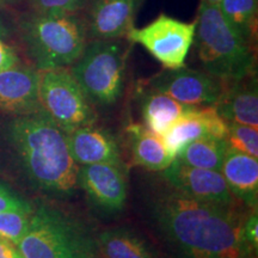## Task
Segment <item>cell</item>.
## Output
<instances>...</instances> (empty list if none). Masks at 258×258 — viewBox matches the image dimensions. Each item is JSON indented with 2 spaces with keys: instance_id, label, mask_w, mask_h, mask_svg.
Masks as SVG:
<instances>
[{
  "instance_id": "obj_3",
  "label": "cell",
  "mask_w": 258,
  "mask_h": 258,
  "mask_svg": "<svg viewBox=\"0 0 258 258\" xmlns=\"http://www.w3.org/2000/svg\"><path fill=\"white\" fill-rule=\"evenodd\" d=\"M195 22L194 42L205 72L224 83L253 73L254 56L250 40L226 21L218 5L202 2Z\"/></svg>"
},
{
  "instance_id": "obj_27",
  "label": "cell",
  "mask_w": 258,
  "mask_h": 258,
  "mask_svg": "<svg viewBox=\"0 0 258 258\" xmlns=\"http://www.w3.org/2000/svg\"><path fill=\"white\" fill-rule=\"evenodd\" d=\"M244 239L246 244L251 247V250L257 252L258 249V215L254 212L245 219L243 227Z\"/></svg>"
},
{
  "instance_id": "obj_29",
  "label": "cell",
  "mask_w": 258,
  "mask_h": 258,
  "mask_svg": "<svg viewBox=\"0 0 258 258\" xmlns=\"http://www.w3.org/2000/svg\"><path fill=\"white\" fill-rule=\"evenodd\" d=\"M0 258H24L18 246L12 241L0 237Z\"/></svg>"
},
{
  "instance_id": "obj_2",
  "label": "cell",
  "mask_w": 258,
  "mask_h": 258,
  "mask_svg": "<svg viewBox=\"0 0 258 258\" xmlns=\"http://www.w3.org/2000/svg\"><path fill=\"white\" fill-rule=\"evenodd\" d=\"M8 141L22 171L35 188L70 196L78 186V165L70 153L67 133L42 110L15 115L6 128Z\"/></svg>"
},
{
  "instance_id": "obj_26",
  "label": "cell",
  "mask_w": 258,
  "mask_h": 258,
  "mask_svg": "<svg viewBox=\"0 0 258 258\" xmlns=\"http://www.w3.org/2000/svg\"><path fill=\"white\" fill-rule=\"evenodd\" d=\"M19 207H30V205L11 189L0 183V212Z\"/></svg>"
},
{
  "instance_id": "obj_12",
  "label": "cell",
  "mask_w": 258,
  "mask_h": 258,
  "mask_svg": "<svg viewBox=\"0 0 258 258\" xmlns=\"http://www.w3.org/2000/svg\"><path fill=\"white\" fill-rule=\"evenodd\" d=\"M144 0H90L85 6L86 35L91 40H120L134 28Z\"/></svg>"
},
{
  "instance_id": "obj_4",
  "label": "cell",
  "mask_w": 258,
  "mask_h": 258,
  "mask_svg": "<svg viewBox=\"0 0 258 258\" xmlns=\"http://www.w3.org/2000/svg\"><path fill=\"white\" fill-rule=\"evenodd\" d=\"M24 258H96V237L73 215L48 205L32 209L27 233L17 244Z\"/></svg>"
},
{
  "instance_id": "obj_9",
  "label": "cell",
  "mask_w": 258,
  "mask_h": 258,
  "mask_svg": "<svg viewBox=\"0 0 258 258\" xmlns=\"http://www.w3.org/2000/svg\"><path fill=\"white\" fill-rule=\"evenodd\" d=\"M225 83L207 72L186 69H165L148 80V89L164 93L189 106L215 105Z\"/></svg>"
},
{
  "instance_id": "obj_10",
  "label": "cell",
  "mask_w": 258,
  "mask_h": 258,
  "mask_svg": "<svg viewBox=\"0 0 258 258\" xmlns=\"http://www.w3.org/2000/svg\"><path fill=\"white\" fill-rule=\"evenodd\" d=\"M163 177L175 191L203 202L233 205L234 198L220 171L186 165L178 159L163 170Z\"/></svg>"
},
{
  "instance_id": "obj_11",
  "label": "cell",
  "mask_w": 258,
  "mask_h": 258,
  "mask_svg": "<svg viewBox=\"0 0 258 258\" xmlns=\"http://www.w3.org/2000/svg\"><path fill=\"white\" fill-rule=\"evenodd\" d=\"M77 183L95 207L106 213L123 209L127 183L118 164L99 163L78 167Z\"/></svg>"
},
{
  "instance_id": "obj_5",
  "label": "cell",
  "mask_w": 258,
  "mask_h": 258,
  "mask_svg": "<svg viewBox=\"0 0 258 258\" xmlns=\"http://www.w3.org/2000/svg\"><path fill=\"white\" fill-rule=\"evenodd\" d=\"M21 37L38 71L71 66L88 43L85 24L77 14H34L22 18Z\"/></svg>"
},
{
  "instance_id": "obj_21",
  "label": "cell",
  "mask_w": 258,
  "mask_h": 258,
  "mask_svg": "<svg viewBox=\"0 0 258 258\" xmlns=\"http://www.w3.org/2000/svg\"><path fill=\"white\" fill-rule=\"evenodd\" d=\"M226 150V140L202 138L185 145L176 154V159L190 166L220 171Z\"/></svg>"
},
{
  "instance_id": "obj_14",
  "label": "cell",
  "mask_w": 258,
  "mask_h": 258,
  "mask_svg": "<svg viewBox=\"0 0 258 258\" xmlns=\"http://www.w3.org/2000/svg\"><path fill=\"white\" fill-rule=\"evenodd\" d=\"M40 71L16 66L0 72V110L23 115L41 110Z\"/></svg>"
},
{
  "instance_id": "obj_31",
  "label": "cell",
  "mask_w": 258,
  "mask_h": 258,
  "mask_svg": "<svg viewBox=\"0 0 258 258\" xmlns=\"http://www.w3.org/2000/svg\"><path fill=\"white\" fill-rule=\"evenodd\" d=\"M17 2V0H0V5H8V4H12V3Z\"/></svg>"
},
{
  "instance_id": "obj_8",
  "label": "cell",
  "mask_w": 258,
  "mask_h": 258,
  "mask_svg": "<svg viewBox=\"0 0 258 258\" xmlns=\"http://www.w3.org/2000/svg\"><path fill=\"white\" fill-rule=\"evenodd\" d=\"M196 22H182L160 15L152 23L133 28L127 38L140 44L165 69L175 70L185 66V59L195 38Z\"/></svg>"
},
{
  "instance_id": "obj_19",
  "label": "cell",
  "mask_w": 258,
  "mask_h": 258,
  "mask_svg": "<svg viewBox=\"0 0 258 258\" xmlns=\"http://www.w3.org/2000/svg\"><path fill=\"white\" fill-rule=\"evenodd\" d=\"M96 240L103 258H156L152 246L131 228H109L97 235Z\"/></svg>"
},
{
  "instance_id": "obj_7",
  "label": "cell",
  "mask_w": 258,
  "mask_h": 258,
  "mask_svg": "<svg viewBox=\"0 0 258 258\" xmlns=\"http://www.w3.org/2000/svg\"><path fill=\"white\" fill-rule=\"evenodd\" d=\"M38 98L41 110L67 134L97 121L92 104L67 67L40 71Z\"/></svg>"
},
{
  "instance_id": "obj_25",
  "label": "cell",
  "mask_w": 258,
  "mask_h": 258,
  "mask_svg": "<svg viewBox=\"0 0 258 258\" xmlns=\"http://www.w3.org/2000/svg\"><path fill=\"white\" fill-rule=\"evenodd\" d=\"M88 0H30L34 12L43 15L77 14Z\"/></svg>"
},
{
  "instance_id": "obj_17",
  "label": "cell",
  "mask_w": 258,
  "mask_h": 258,
  "mask_svg": "<svg viewBox=\"0 0 258 258\" xmlns=\"http://www.w3.org/2000/svg\"><path fill=\"white\" fill-rule=\"evenodd\" d=\"M220 172L233 198L247 207L256 209L258 203L257 158L238 152L227 146Z\"/></svg>"
},
{
  "instance_id": "obj_1",
  "label": "cell",
  "mask_w": 258,
  "mask_h": 258,
  "mask_svg": "<svg viewBox=\"0 0 258 258\" xmlns=\"http://www.w3.org/2000/svg\"><path fill=\"white\" fill-rule=\"evenodd\" d=\"M158 232L175 258H249L245 219L233 205L203 202L172 191L154 202Z\"/></svg>"
},
{
  "instance_id": "obj_18",
  "label": "cell",
  "mask_w": 258,
  "mask_h": 258,
  "mask_svg": "<svg viewBox=\"0 0 258 258\" xmlns=\"http://www.w3.org/2000/svg\"><path fill=\"white\" fill-rule=\"evenodd\" d=\"M127 131L131 134L133 161L137 165L151 171H163L176 158L166 147L163 137L146 125L133 123L128 125Z\"/></svg>"
},
{
  "instance_id": "obj_23",
  "label": "cell",
  "mask_w": 258,
  "mask_h": 258,
  "mask_svg": "<svg viewBox=\"0 0 258 258\" xmlns=\"http://www.w3.org/2000/svg\"><path fill=\"white\" fill-rule=\"evenodd\" d=\"M32 207L10 208L0 212V237L17 245L27 233Z\"/></svg>"
},
{
  "instance_id": "obj_6",
  "label": "cell",
  "mask_w": 258,
  "mask_h": 258,
  "mask_svg": "<svg viewBox=\"0 0 258 258\" xmlns=\"http://www.w3.org/2000/svg\"><path fill=\"white\" fill-rule=\"evenodd\" d=\"M128 47L120 40H91L71 69L91 104L109 106L123 91Z\"/></svg>"
},
{
  "instance_id": "obj_20",
  "label": "cell",
  "mask_w": 258,
  "mask_h": 258,
  "mask_svg": "<svg viewBox=\"0 0 258 258\" xmlns=\"http://www.w3.org/2000/svg\"><path fill=\"white\" fill-rule=\"evenodd\" d=\"M190 108L164 93L148 89L143 99V117L148 129L163 137Z\"/></svg>"
},
{
  "instance_id": "obj_30",
  "label": "cell",
  "mask_w": 258,
  "mask_h": 258,
  "mask_svg": "<svg viewBox=\"0 0 258 258\" xmlns=\"http://www.w3.org/2000/svg\"><path fill=\"white\" fill-rule=\"evenodd\" d=\"M202 2L208 3V4H212V5H219V3H220L221 0H202Z\"/></svg>"
},
{
  "instance_id": "obj_13",
  "label": "cell",
  "mask_w": 258,
  "mask_h": 258,
  "mask_svg": "<svg viewBox=\"0 0 258 258\" xmlns=\"http://www.w3.org/2000/svg\"><path fill=\"white\" fill-rule=\"evenodd\" d=\"M227 122L218 114L213 105L191 106L173 123L163 140L173 156L185 145L202 138H215L226 140Z\"/></svg>"
},
{
  "instance_id": "obj_15",
  "label": "cell",
  "mask_w": 258,
  "mask_h": 258,
  "mask_svg": "<svg viewBox=\"0 0 258 258\" xmlns=\"http://www.w3.org/2000/svg\"><path fill=\"white\" fill-rule=\"evenodd\" d=\"M225 85L220 98L213 105L218 114L227 123L258 127L257 79L253 73Z\"/></svg>"
},
{
  "instance_id": "obj_24",
  "label": "cell",
  "mask_w": 258,
  "mask_h": 258,
  "mask_svg": "<svg viewBox=\"0 0 258 258\" xmlns=\"http://www.w3.org/2000/svg\"><path fill=\"white\" fill-rule=\"evenodd\" d=\"M226 144L232 150L258 158L257 127L239 123H227Z\"/></svg>"
},
{
  "instance_id": "obj_16",
  "label": "cell",
  "mask_w": 258,
  "mask_h": 258,
  "mask_svg": "<svg viewBox=\"0 0 258 258\" xmlns=\"http://www.w3.org/2000/svg\"><path fill=\"white\" fill-rule=\"evenodd\" d=\"M70 153L78 166L90 164H121L120 148L104 129L86 125L67 134Z\"/></svg>"
},
{
  "instance_id": "obj_28",
  "label": "cell",
  "mask_w": 258,
  "mask_h": 258,
  "mask_svg": "<svg viewBox=\"0 0 258 258\" xmlns=\"http://www.w3.org/2000/svg\"><path fill=\"white\" fill-rule=\"evenodd\" d=\"M18 63V57L15 50L9 47L5 42L0 40V72L9 70Z\"/></svg>"
},
{
  "instance_id": "obj_22",
  "label": "cell",
  "mask_w": 258,
  "mask_h": 258,
  "mask_svg": "<svg viewBox=\"0 0 258 258\" xmlns=\"http://www.w3.org/2000/svg\"><path fill=\"white\" fill-rule=\"evenodd\" d=\"M218 6L226 21L250 40L256 24L257 0H221Z\"/></svg>"
}]
</instances>
